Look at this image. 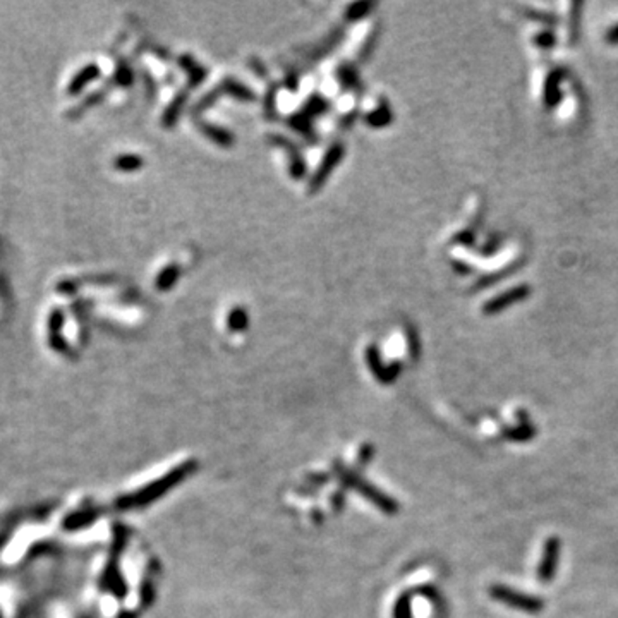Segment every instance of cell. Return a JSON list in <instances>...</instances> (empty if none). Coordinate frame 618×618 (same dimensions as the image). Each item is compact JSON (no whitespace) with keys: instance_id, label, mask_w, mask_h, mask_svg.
Returning a JSON list of instances; mask_svg holds the SVG:
<instances>
[{"instance_id":"obj_3","label":"cell","mask_w":618,"mask_h":618,"mask_svg":"<svg viewBox=\"0 0 618 618\" xmlns=\"http://www.w3.org/2000/svg\"><path fill=\"white\" fill-rule=\"evenodd\" d=\"M527 296H529V287H527V285H519V287L510 289V291L500 294V296L494 297V299L489 301V303H486V306L482 308V311H485L486 315H492V313L504 311L505 308H508V306H512V304L519 303V301L525 299V297H527Z\"/></svg>"},{"instance_id":"obj_8","label":"cell","mask_w":618,"mask_h":618,"mask_svg":"<svg viewBox=\"0 0 618 618\" xmlns=\"http://www.w3.org/2000/svg\"><path fill=\"white\" fill-rule=\"evenodd\" d=\"M138 160L136 158H131V157H122L115 162L117 169H124V170H131V169H136L138 167Z\"/></svg>"},{"instance_id":"obj_9","label":"cell","mask_w":618,"mask_h":618,"mask_svg":"<svg viewBox=\"0 0 618 618\" xmlns=\"http://www.w3.org/2000/svg\"><path fill=\"white\" fill-rule=\"evenodd\" d=\"M397 618H411V606L407 600H402L397 606Z\"/></svg>"},{"instance_id":"obj_5","label":"cell","mask_w":618,"mask_h":618,"mask_svg":"<svg viewBox=\"0 0 618 618\" xmlns=\"http://www.w3.org/2000/svg\"><path fill=\"white\" fill-rule=\"evenodd\" d=\"M98 76H100L98 65H95V64L86 65V67L81 69V71L77 72L74 77H72V81L69 83V86H67V93L69 95H77L79 91H83V88L86 86L88 83H91V81L96 79Z\"/></svg>"},{"instance_id":"obj_7","label":"cell","mask_w":618,"mask_h":618,"mask_svg":"<svg viewBox=\"0 0 618 618\" xmlns=\"http://www.w3.org/2000/svg\"><path fill=\"white\" fill-rule=\"evenodd\" d=\"M558 100H560V74L558 72H553V74L548 77L546 88H544V102H546L548 107H551L555 105Z\"/></svg>"},{"instance_id":"obj_6","label":"cell","mask_w":618,"mask_h":618,"mask_svg":"<svg viewBox=\"0 0 618 618\" xmlns=\"http://www.w3.org/2000/svg\"><path fill=\"white\" fill-rule=\"evenodd\" d=\"M534 435H536V430L529 423H524V424L520 423L519 426L513 428V430L504 431L505 438H510L512 442H527V440H531Z\"/></svg>"},{"instance_id":"obj_1","label":"cell","mask_w":618,"mask_h":618,"mask_svg":"<svg viewBox=\"0 0 618 618\" xmlns=\"http://www.w3.org/2000/svg\"><path fill=\"white\" fill-rule=\"evenodd\" d=\"M489 596H492L493 600L501 601L504 605L510 606V608L520 610V612L525 613H539L541 610L544 608L543 600L534 596H529V594L517 593L515 589L507 586H500V584L492 586L489 587Z\"/></svg>"},{"instance_id":"obj_4","label":"cell","mask_w":618,"mask_h":618,"mask_svg":"<svg viewBox=\"0 0 618 618\" xmlns=\"http://www.w3.org/2000/svg\"><path fill=\"white\" fill-rule=\"evenodd\" d=\"M62 324H64V313H62V309H52V313L48 316V343L52 349L59 350V353H64L69 347L65 343L64 337H62Z\"/></svg>"},{"instance_id":"obj_2","label":"cell","mask_w":618,"mask_h":618,"mask_svg":"<svg viewBox=\"0 0 618 618\" xmlns=\"http://www.w3.org/2000/svg\"><path fill=\"white\" fill-rule=\"evenodd\" d=\"M560 548H562V543H560V539L556 536L546 539V543H544L543 556H541V563L538 567V579L543 584H548V582L553 581L556 567H558Z\"/></svg>"},{"instance_id":"obj_10","label":"cell","mask_w":618,"mask_h":618,"mask_svg":"<svg viewBox=\"0 0 618 618\" xmlns=\"http://www.w3.org/2000/svg\"><path fill=\"white\" fill-rule=\"evenodd\" d=\"M606 38H608L610 44H617L618 41V26H613V28L608 31V34H606Z\"/></svg>"}]
</instances>
